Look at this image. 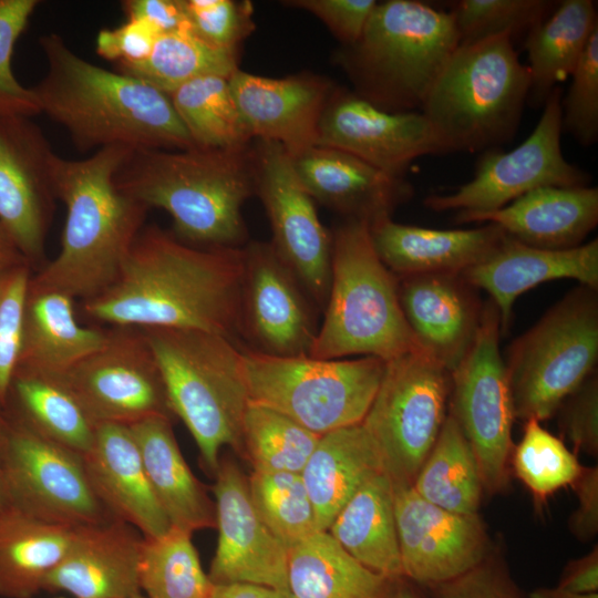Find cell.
Segmentation results:
<instances>
[{
  "label": "cell",
  "instance_id": "cell-51",
  "mask_svg": "<svg viewBox=\"0 0 598 598\" xmlns=\"http://www.w3.org/2000/svg\"><path fill=\"white\" fill-rule=\"evenodd\" d=\"M559 425L575 452L598 454V379L590 375L560 405Z\"/></svg>",
  "mask_w": 598,
  "mask_h": 598
},
{
  "label": "cell",
  "instance_id": "cell-27",
  "mask_svg": "<svg viewBox=\"0 0 598 598\" xmlns=\"http://www.w3.org/2000/svg\"><path fill=\"white\" fill-rule=\"evenodd\" d=\"M82 456L92 487L113 518L143 537H158L171 528L128 425L96 424L93 443Z\"/></svg>",
  "mask_w": 598,
  "mask_h": 598
},
{
  "label": "cell",
  "instance_id": "cell-9",
  "mask_svg": "<svg viewBox=\"0 0 598 598\" xmlns=\"http://www.w3.org/2000/svg\"><path fill=\"white\" fill-rule=\"evenodd\" d=\"M597 360V289L579 285L508 349L504 362L515 417H551L592 375Z\"/></svg>",
  "mask_w": 598,
  "mask_h": 598
},
{
  "label": "cell",
  "instance_id": "cell-23",
  "mask_svg": "<svg viewBox=\"0 0 598 598\" xmlns=\"http://www.w3.org/2000/svg\"><path fill=\"white\" fill-rule=\"evenodd\" d=\"M142 542L134 527L116 518L76 527L43 590L64 591L74 598H132L141 592Z\"/></svg>",
  "mask_w": 598,
  "mask_h": 598
},
{
  "label": "cell",
  "instance_id": "cell-63",
  "mask_svg": "<svg viewBox=\"0 0 598 598\" xmlns=\"http://www.w3.org/2000/svg\"><path fill=\"white\" fill-rule=\"evenodd\" d=\"M58 598H64V597H58Z\"/></svg>",
  "mask_w": 598,
  "mask_h": 598
},
{
  "label": "cell",
  "instance_id": "cell-46",
  "mask_svg": "<svg viewBox=\"0 0 598 598\" xmlns=\"http://www.w3.org/2000/svg\"><path fill=\"white\" fill-rule=\"evenodd\" d=\"M39 3L38 0H0V115L31 117L41 113L32 89L17 80L11 66L16 42Z\"/></svg>",
  "mask_w": 598,
  "mask_h": 598
},
{
  "label": "cell",
  "instance_id": "cell-13",
  "mask_svg": "<svg viewBox=\"0 0 598 598\" xmlns=\"http://www.w3.org/2000/svg\"><path fill=\"white\" fill-rule=\"evenodd\" d=\"M4 415L6 475L12 507L71 528L113 518L92 487L82 455L6 411Z\"/></svg>",
  "mask_w": 598,
  "mask_h": 598
},
{
  "label": "cell",
  "instance_id": "cell-24",
  "mask_svg": "<svg viewBox=\"0 0 598 598\" xmlns=\"http://www.w3.org/2000/svg\"><path fill=\"white\" fill-rule=\"evenodd\" d=\"M405 321L419 348L451 371L472 344L482 317L474 288L461 274L398 278Z\"/></svg>",
  "mask_w": 598,
  "mask_h": 598
},
{
  "label": "cell",
  "instance_id": "cell-47",
  "mask_svg": "<svg viewBox=\"0 0 598 598\" xmlns=\"http://www.w3.org/2000/svg\"><path fill=\"white\" fill-rule=\"evenodd\" d=\"M32 265L24 262L0 277V408L4 409L17 371Z\"/></svg>",
  "mask_w": 598,
  "mask_h": 598
},
{
  "label": "cell",
  "instance_id": "cell-1",
  "mask_svg": "<svg viewBox=\"0 0 598 598\" xmlns=\"http://www.w3.org/2000/svg\"><path fill=\"white\" fill-rule=\"evenodd\" d=\"M241 248H200L157 226L135 239L114 283L82 301L112 327L198 330L240 342Z\"/></svg>",
  "mask_w": 598,
  "mask_h": 598
},
{
  "label": "cell",
  "instance_id": "cell-28",
  "mask_svg": "<svg viewBox=\"0 0 598 598\" xmlns=\"http://www.w3.org/2000/svg\"><path fill=\"white\" fill-rule=\"evenodd\" d=\"M457 223L487 221L512 238L540 249L565 250L585 244L598 224V189L544 186L508 205L478 214L456 215Z\"/></svg>",
  "mask_w": 598,
  "mask_h": 598
},
{
  "label": "cell",
  "instance_id": "cell-62",
  "mask_svg": "<svg viewBox=\"0 0 598 598\" xmlns=\"http://www.w3.org/2000/svg\"><path fill=\"white\" fill-rule=\"evenodd\" d=\"M132 598H148V597H146V596L143 595L142 592H138V594H136L135 596H133Z\"/></svg>",
  "mask_w": 598,
  "mask_h": 598
},
{
  "label": "cell",
  "instance_id": "cell-10",
  "mask_svg": "<svg viewBox=\"0 0 598 598\" xmlns=\"http://www.w3.org/2000/svg\"><path fill=\"white\" fill-rule=\"evenodd\" d=\"M249 402L276 410L312 433L362 423L385 361L374 357H275L243 349Z\"/></svg>",
  "mask_w": 598,
  "mask_h": 598
},
{
  "label": "cell",
  "instance_id": "cell-57",
  "mask_svg": "<svg viewBox=\"0 0 598 598\" xmlns=\"http://www.w3.org/2000/svg\"><path fill=\"white\" fill-rule=\"evenodd\" d=\"M209 598H295L290 591L262 585L233 582L214 585Z\"/></svg>",
  "mask_w": 598,
  "mask_h": 598
},
{
  "label": "cell",
  "instance_id": "cell-59",
  "mask_svg": "<svg viewBox=\"0 0 598 598\" xmlns=\"http://www.w3.org/2000/svg\"><path fill=\"white\" fill-rule=\"evenodd\" d=\"M11 507L6 475V415L0 408V516Z\"/></svg>",
  "mask_w": 598,
  "mask_h": 598
},
{
  "label": "cell",
  "instance_id": "cell-15",
  "mask_svg": "<svg viewBox=\"0 0 598 598\" xmlns=\"http://www.w3.org/2000/svg\"><path fill=\"white\" fill-rule=\"evenodd\" d=\"M251 154L255 194L270 223V243L318 309L323 310L330 286L331 233L320 221L316 202L281 145L258 140Z\"/></svg>",
  "mask_w": 598,
  "mask_h": 598
},
{
  "label": "cell",
  "instance_id": "cell-37",
  "mask_svg": "<svg viewBox=\"0 0 598 598\" xmlns=\"http://www.w3.org/2000/svg\"><path fill=\"white\" fill-rule=\"evenodd\" d=\"M3 410L80 455L93 443L95 424L63 377L17 369Z\"/></svg>",
  "mask_w": 598,
  "mask_h": 598
},
{
  "label": "cell",
  "instance_id": "cell-41",
  "mask_svg": "<svg viewBox=\"0 0 598 598\" xmlns=\"http://www.w3.org/2000/svg\"><path fill=\"white\" fill-rule=\"evenodd\" d=\"M192 534L172 525L158 537H143L138 575L146 597H210L214 584L202 567Z\"/></svg>",
  "mask_w": 598,
  "mask_h": 598
},
{
  "label": "cell",
  "instance_id": "cell-44",
  "mask_svg": "<svg viewBox=\"0 0 598 598\" xmlns=\"http://www.w3.org/2000/svg\"><path fill=\"white\" fill-rule=\"evenodd\" d=\"M509 465L538 503H544L558 489L571 486L584 467L576 453L535 419L525 421L523 436L513 447Z\"/></svg>",
  "mask_w": 598,
  "mask_h": 598
},
{
  "label": "cell",
  "instance_id": "cell-25",
  "mask_svg": "<svg viewBox=\"0 0 598 598\" xmlns=\"http://www.w3.org/2000/svg\"><path fill=\"white\" fill-rule=\"evenodd\" d=\"M461 276L474 289L491 296L499 312L501 333H505L518 296L543 282L569 278L598 288V239L571 249L547 250L505 235L485 258Z\"/></svg>",
  "mask_w": 598,
  "mask_h": 598
},
{
  "label": "cell",
  "instance_id": "cell-16",
  "mask_svg": "<svg viewBox=\"0 0 598 598\" xmlns=\"http://www.w3.org/2000/svg\"><path fill=\"white\" fill-rule=\"evenodd\" d=\"M62 377L95 425L172 419L157 360L140 328L112 327L106 342Z\"/></svg>",
  "mask_w": 598,
  "mask_h": 598
},
{
  "label": "cell",
  "instance_id": "cell-55",
  "mask_svg": "<svg viewBox=\"0 0 598 598\" xmlns=\"http://www.w3.org/2000/svg\"><path fill=\"white\" fill-rule=\"evenodd\" d=\"M122 8L127 19L148 23L159 35L189 29L183 0H126Z\"/></svg>",
  "mask_w": 598,
  "mask_h": 598
},
{
  "label": "cell",
  "instance_id": "cell-14",
  "mask_svg": "<svg viewBox=\"0 0 598 598\" xmlns=\"http://www.w3.org/2000/svg\"><path fill=\"white\" fill-rule=\"evenodd\" d=\"M533 133L509 152H486L474 177L452 194L431 195L424 205L435 212L489 213L544 186H586L587 174L563 154L561 87L556 86L543 105Z\"/></svg>",
  "mask_w": 598,
  "mask_h": 598
},
{
  "label": "cell",
  "instance_id": "cell-60",
  "mask_svg": "<svg viewBox=\"0 0 598 598\" xmlns=\"http://www.w3.org/2000/svg\"><path fill=\"white\" fill-rule=\"evenodd\" d=\"M424 590L425 589H423V592ZM423 592L422 586L405 577H400L394 580L393 586L385 598H426Z\"/></svg>",
  "mask_w": 598,
  "mask_h": 598
},
{
  "label": "cell",
  "instance_id": "cell-30",
  "mask_svg": "<svg viewBox=\"0 0 598 598\" xmlns=\"http://www.w3.org/2000/svg\"><path fill=\"white\" fill-rule=\"evenodd\" d=\"M73 302L65 293L29 287L17 369L62 377L106 342L107 330L78 322Z\"/></svg>",
  "mask_w": 598,
  "mask_h": 598
},
{
  "label": "cell",
  "instance_id": "cell-4",
  "mask_svg": "<svg viewBox=\"0 0 598 598\" xmlns=\"http://www.w3.org/2000/svg\"><path fill=\"white\" fill-rule=\"evenodd\" d=\"M115 182L146 207L167 212L176 238L200 248H241L244 203L255 194L251 146L132 151Z\"/></svg>",
  "mask_w": 598,
  "mask_h": 598
},
{
  "label": "cell",
  "instance_id": "cell-61",
  "mask_svg": "<svg viewBox=\"0 0 598 598\" xmlns=\"http://www.w3.org/2000/svg\"><path fill=\"white\" fill-rule=\"evenodd\" d=\"M528 598H598V592L577 594L561 589L559 587H542L528 594Z\"/></svg>",
  "mask_w": 598,
  "mask_h": 598
},
{
  "label": "cell",
  "instance_id": "cell-39",
  "mask_svg": "<svg viewBox=\"0 0 598 598\" xmlns=\"http://www.w3.org/2000/svg\"><path fill=\"white\" fill-rule=\"evenodd\" d=\"M194 144L204 148L245 150L254 140L233 97L229 78L205 75L168 93Z\"/></svg>",
  "mask_w": 598,
  "mask_h": 598
},
{
  "label": "cell",
  "instance_id": "cell-19",
  "mask_svg": "<svg viewBox=\"0 0 598 598\" xmlns=\"http://www.w3.org/2000/svg\"><path fill=\"white\" fill-rule=\"evenodd\" d=\"M30 118L0 115V223L33 267L44 257L55 153Z\"/></svg>",
  "mask_w": 598,
  "mask_h": 598
},
{
  "label": "cell",
  "instance_id": "cell-34",
  "mask_svg": "<svg viewBox=\"0 0 598 598\" xmlns=\"http://www.w3.org/2000/svg\"><path fill=\"white\" fill-rule=\"evenodd\" d=\"M327 532L353 558L385 577H403L394 517L393 483L384 473L367 481Z\"/></svg>",
  "mask_w": 598,
  "mask_h": 598
},
{
  "label": "cell",
  "instance_id": "cell-18",
  "mask_svg": "<svg viewBox=\"0 0 598 598\" xmlns=\"http://www.w3.org/2000/svg\"><path fill=\"white\" fill-rule=\"evenodd\" d=\"M393 503L406 579L420 586L446 581L476 567L492 553L478 514L436 506L410 484L393 483Z\"/></svg>",
  "mask_w": 598,
  "mask_h": 598
},
{
  "label": "cell",
  "instance_id": "cell-48",
  "mask_svg": "<svg viewBox=\"0 0 598 598\" xmlns=\"http://www.w3.org/2000/svg\"><path fill=\"white\" fill-rule=\"evenodd\" d=\"M561 99V130L582 146L598 140V28L592 32Z\"/></svg>",
  "mask_w": 598,
  "mask_h": 598
},
{
  "label": "cell",
  "instance_id": "cell-36",
  "mask_svg": "<svg viewBox=\"0 0 598 598\" xmlns=\"http://www.w3.org/2000/svg\"><path fill=\"white\" fill-rule=\"evenodd\" d=\"M598 28L591 0H564L527 34L530 104L544 105L550 92L570 76Z\"/></svg>",
  "mask_w": 598,
  "mask_h": 598
},
{
  "label": "cell",
  "instance_id": "cell-26",
  "mask_svg": "<svg viewBox=\"0 0 598 598\" xmlns=\"http://www.w3.org/2000/svg\"><path fill=\"white\" fill-rule=\"evenodd\" d=\"M297 174L315 202L344 219L369 225L391 218L413 195L404 178L390 175L338 148L316 145L293 158Z\"/></svg>",
  "mask_w": 598,
  "mask_h": 598
},
{
  "label": "cell",
  "instance_id": "cell-3",
  "mask_svg": "<svg viewBox=\"0 0 598 598\" xmlns=\"http://www.w3.org/2000/svg\"><path fill=\"white\" fill-rule=\"evenodd\" d=\"M131 152L111 146L75 161L54 154L52 185L66 208L61 249L32 275L31 288L85 301L114 283L150 209L115 182Z\"/></svg>",
  "mask_w": 598,
  "mask_h": 598
},
{
  "label": "cell",
  "instance_id": "cell-6",
  "mask_svg": "<svg viewBox=\"0 0 598 598\" xmlns=\"http://www.w3.org/2000/svg\"><path fill=\"white\" fill-rule=\"evenodd\" d=\"M331 240L329 292L309 355L386 362L420 349L402 312L398 278L379 258L370 225L344 219Z\"/></svg>",
  "mask_w": 598,
  "mask_h": 598
},
{
  "label": "cell",
  "instance_id": "cell-40",
  "mask_svg": "<svg viewBox=\"0 0 598 598\" xmlns=\"http://www.w3.org/2000/svg\"><path fill=\"white\" fill-rule=\"evenodd\" d=\"M117 65L118 72L141 79L168 94L199 76L229 78L238 70V52L215 48L184 29L158 35L144 61Z\"/></svg>",
  "mask_w": 598,
  "mask_h": 598
},
{
  "label": "cell",
  "instance_id": "cell-29",
  "mask_svg": "<svg viewBox=\"0 0 598 598\" xmlns=\"http://www.w3.org/2000/svg\"><path fill=\"white\" fill-rule=\"evenodd\" d=\"M373 247L385 267L403 278L462 274L485 258L506 235L498 226L434 229L385 218L370 225Z\"/></svg>",
  "mask_w": 598,
  "mask_h": 598
},
{
  "label": "cell",
  "instance_id": "cell-53",
  "mask_svg": "<svg viewBox=\"0 0 598 598\" xmlns=\"http://www.w3.org/2000/svg\"><path fill=\"white\" fill-rule=\"evenodd\" d=\"M159 34L148 23L127 19L115 29H102L96 38V51L106 60L137 63L151 54Z\"/></svg>",
  "mask_w": 598,
  "mask_h": 598
},
{
  "label": "cell",
  "instance_id": "cell-21",
  "mask_svg": "<svg viewBox=\"0 0 598 598\" xmlns=\"http://www.w3.org/2000/svg\"><path fill=\"white\" fill-rule=\"evenodd\" d=\"M213 485L218 540L207 574L214 585L248 582L289 591L288 548L268 529L238 466L220 460Z\"/></svg>",
  "mask_w": 598,
  "mask_h": 598
},
{
  "label": "cell",
  "instance_id": "cell-33",
  "mask_svg": "<svg viewBox=\"0 0 598 598\" xmlns=\"http://www.w3.org/2000/svg\"><path fill=\"white\" fill-rule=\"evenodd\" d=\"M395 579L362 565L327 530L288 548V587L295 598H385Z\"/></svg>",
  "mask_w": 598,
  "mask_h": 598
},
{
  "label": "cell",
  "instance_id": "cell-58",
  "mask_svg": "<svg viewBox=\"0 0 598 598\" xmlns=\"http://www.w3.org/2000/svg\"><path fill=\"white\" fill-rule=\"evenodd\" d=\"M24 262L29 261L0 223V277Z\"/></svg>",
  "mask_w": 598,
  "mask_h": 598
},
{
  "label": "cell",
  "instance_id": "cell-11",
  "mask_svg": "<svg viewBox=\"0 0 598 598\" xmlns=\"http://www.w3.org/2000/svg\"><path fill=\"white\" fill-rule=\"evenodd\" d=\"M450 371L415 349L385 362L362 421L394 484L412 485L447 416Z\"/></svg>",
  "mask_w": 598,
  "mask_h": 598
},
{
  "label": "cell",
  "instance_id": "cell-2",
  "mask_svg": "<svg viewBox=\"0 0 598 598\" xmlns=\"http://www.w3.org/2000/svg\"><path fill=\"white\" fill-rule=\"evenodd\" d=\"M48 62L32 89L40 112L62 125L81 152L111 146L132 151L195 147L168 94L105 70L76 54L58 33L39 39Z\"/></svg>",
  "mask_w": 598,
  "mask_h": 598
},
{
  "label": "cell",
  "instance_id": "cell-50",
  "mask_svg": "<svg viewBox=\"0 0 598 598\" xmlns=\"http://www.w3.org/2000/svg\"><path fill=\"white\" fill-rule=\"evenodd\" d=\"M422 587L429 598H522L507 567L492 553L453 579Z\"/></svg>",
  "mask_w": 598,
  "mask_h": 598
},
{
  "label": "cell",
  "instance_id": "cell-52",
  "mask_svg": "<svg viewBox=\"0 0 598 598\" xmlns=\"http://www.w3.org/2000/svg\"><path fill=\"white\" fill-rule=\"evenodd\" d=\"M285 4L320 19L342 47L355 43L377 4L374 0H290Z\"/></svg>",
  "mask_w": 598,
  "mask_h": 598
},
{
  "label": "cell",
  "instance_id": "cell-17",
  "mask_svg": "<svg viewBox=\"0 0 598 598\" xmlns=\"http://www.w3.org/2000/svg\"><path fill=\"white\" fill-rule=\"evenodd\" d=\"M240 338L245 348L275 357L309 355L319 324L306 289L271 243L243 247Z\"/></svg>",
  "mask_w": 598,
  "mask_h": 598
},
{
  "label": "cell",
  "instance_id": "cell-22",
  "mask_svg": "<svg viewBox=\"0 0 598 598\" xmlns=\"http://www.w3.org/2000/svg\"><path fill=\"white\" fill-rule=\"evenodd\" d=\"M229 86L251 137L275 142L296 158L318 144L320 120L337 85L308 72L268 78L238 69Z\"/></svg>",
  "mask_w": 598,
  "mask_h": 598
},
{
  "label": "cell",
  "instance_id": "cell-32",
  "mask_svg": "<svg viewBox=\"0 0 598 598\" xmlns=\"http://www.w3.org/2000/svg\"><path fill=\"white\" fill-rule=\"evenodd\" d=\"M128 426L152 489L171 524L192 533L216 527L215 504L187 465L172 419L151 416Z\"/></svg>",
  "mask_w": 598,
  "mask_h": 598
},
{
  "label": "cell",
  "instance_id": "cell-56",
  "mask_svg": "<svg viewBox=\"0 0 598 598\" xmlns=\"http://www.w3.org/2000/svg\"><path fill=\"white\" fill-rule=\"evenodd\" d=\"M557 587L577 594L598 592L597 546L590 553L566 565Z\"/></svg>",
  "mask_w": 598,
  "mask_h": 598
},
{
  "label": "cell",
  "instance_id": "cell-7",
  "mask_svg": "<svg viewBox=\"0 0 598 598\" xmlns=\"http://www.w3.org/2000/svg\"><path fill=\"white\" fill-rule=\"evenodd\" d=\"M142 330L157 360L171 412L185 424L214 475L224 446L243 453L241 426L249 404L244 348L205 331Z\"/></svg>",
  "mask_w": 598,
  "mask_h": 598
},
{
  "label": "cell",
  "instance_id": "cell-35",
  "mask_svg": "<svg viewBox=\"0 0 598 598\" xmlns=\"http://www.w3.org/2000/svg\"><path fill=\"white\" fill-rule=\"evenodd\" d=\"M73 529L14 507L0 516V597L32 598L64 557Z\"/></svg>",
  "mask_w": 598,
  "mask_h": 598
},
{
  "label": "cell",
  "instance_id": "cell-49",
  "mask_svg": "<svg viewBox=\"0 0 598 598\" xmlns=\"http://www.w3.org/2000/svg\"><path fill=\"white\" fill-rule=\"evenodd\" d=\"M189 30L204 42L238 52L255 30L254 7L248 0H183Z\"/></svg>",
  "mask_w": 598,
  "mask_h": 598
},
{
  "label": "cell",
  "instance_id": "cell-12",
  "mask_svg": "<svg viewBox=\"0 0 598 598\" xmlns=\"http://www.w3.org/2000/svg\"><path fill=\"white\" fill-rule=\"evenodd\" d=\"M499 337V312L489 299L472 344L450 373V414L475 454L484 492L489 495L508 486L516 419Z\"/></svg>",
  "mask_w": 598,
  "mask_h": 598
},
{
  "label": "cell",
  "instance_id": "cell-45",
  "mask_svg": "<svg viewBox=\"0 0 598 598\" xmlns=\"http://www.w3.org/2000/svg\"><path fill=\"white\" fill-rule=\"evenodd\" d=\"M553 2L544 0H460L450 11L461 43L530 31L542 22Z\"/></svg>",
  "mask_w": 598,
  "mask_h": 598
},
{
  "label": "cell",
  "instance_id": "cell-42",
  "mask_svg": "<svg viewBox=\"0 0 598 598\" xmlns=\"http://www.w3.org/2000/svg\"><path fill=\"white\" fill-rule=\"evenodd\" d=\"M319 439L276 410L252 402L246 409L243 453L256 472L300 473Z\"/></svg>",
  "mask_w": 598,
  "mask_h": 598
},
{
  "label": "cell",
  "instance_id": "cell-31",
  "mask_svg": "<svg viewBox=\"0 0 598 598\" xmlns=\"http://www.w3.org/2000/svg\"><path fill=\"white\" fill-rule=\"evenodd\" d=\"M382 472L375 444L361 423L321 435L300 472L317 530H327L357 491Z\"/></svg>",
  "mask_w": 598,
  "mask_h": 598
},
{
  "label": "cell",
  "instance_id": "cell-38",
  "mask_svg": "<svg viewBox=\"0 0 598 598\" xmlns=\"http://www.w3.org/2000/svg\"><path fill=\"white\" fill-rule=\"evenodd\" d=\"M412 487L427 502L460 514H478L484 492L475 454L448 413Z\"/></svg>",
  "mask_w": 598,
  "mask_h": 598
},
{
  "label": "cell",
  "instance_id": "cell-8",
  "mask_svg": "<svg viewBox=\"0 0 598 598\" xmlns=\"http://www.w3.org/2000/svg\"><path fill=\"white\" fill-rule=\"evenodd\" d=\"M528 91L527 66L503 33L461 43L421 110L444 153L478 152L512 138Z\"/></svg>",
  "mask_w": 598,
  "mask_h": 598
},
{
  "label": "cell",
  "instance_id": "cell-54",
  "mask_svg": "<svg viewBox=\"0 0 598 598\" xmlns=\"http://www.w3.org/2000/svg\"><path fill=\"white\" fill-rule=\"evenodd\" d=\"M570 487L578 498V507L571 514L568 526L575 537L587 542L598 533L597 466H584Z\"/></svg>",
  "mask_w": 598,
  "mask_h": 598
},
{
  "label": "cell",
  "instance_id": "cell-43",
  "mask_svg": "<svg viewBox=\"0 0 598 598\" xmlns=\"http://www.w3.org/2000/svg\"><path fill=\"white\" fill-rule=\"evenodd\" d=\"M248 486L259 517L287 548L317 530L300 473L254 471Z\"/></svg>",
  "mask_w": 598,
  "mask_h": 598
},
{
  "label": "cell",
  "instance_id": "cell-20",
  "mask_svg": "<svg viewBox=\"0 0 598 598\" xmlns=\"http://www.w3.org/2000/svg\"><path fill=\"white\" fill-rule=\"evenodd\" d=\"M317 145L348 152L399 177L414 159L444 153L422 112H390L338 86L322 113Z\"/></svg>",
  "mask_w": 598,
  "mask_h": 598
},
{
  "label": "cell",
  "instance_id": "cell-5",
  "mask_svg": "<svg viewBox=\"0 0 598 598\" xmlns=\"http://www.w3.org/2000/svg\"><path fill=\"white\" fill-rule=\"evenodd\" d=\"M458 45L450 11L388 0L377 2L359 40L337 58L359 96L390 112H416Z\"/></svg>",
  "mask_w": 598,
  "mask_h": 598
}]
</instances>
